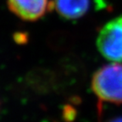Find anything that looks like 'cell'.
I'll list each match as a JSON object with an SVG mask.
<instances>
[{"label":"cell","mask_w":122,"mask_h":122,"mask_svg":"<svg viewBox=\"0 0 122 122\" xmlns=\"http://www.w3.org/2000/svg\"><path fill=\"white\" fill-rule=\"evenodd\" d=\"M92 88L103 101L122 103V64H109L97 70L92 77Z\"/></svg>","instance_id":"1"},{"label":"cell","mask_w":122,"mask_h":122,"mask_svg":"<svg viewBox=\"0 0 122 122\" xmlns=\"http://www.w3.org/2000/svg\"><path fill=\"white\" fill-rule=\"evenodd\" d=\"M109 122H122V117H117V118H114Z\"/></svg>","instance_id":"5"},{"label":"cell","mask_w":122,"mask_h":122,"mask_svg":"<svg viewBox=\"0 0 122 122\" xmlns=\"http://www.w3.org/2000/svg\"><path fill=\"white\" fill-rule=\"evenodd\" d=\"M10 10L25 21H36L52 7L49 0H7Z\"/></svg>","instance_id":"3"},{"label":"cell","mask_w":122,"mask_h":122,"mask_svg":"<svg viewBox=\"0 0 122 122\" xmlns=\"http://www.w3.org/2000/svg\"><path fill=\"white\" fill-rule=\"evenodd\" d=\"M90 0H53V7L64 19L77 20L89 10Z\"/></svg>","instance_id":"4"},{"label":"cell","mask_w":122,"mask_h":122,"mask_svg":"<svg viewBox=\"0 0 122 122\" xmlns=\"http://www.w3.org/2000/svg\"><path fill=\"white\" fill-rule=\"evenodd\" d=\"M97 47L105 59L122 63V16L103 25L97 36Z\"/></svg>","instance_id":"2"}]
</instances>
